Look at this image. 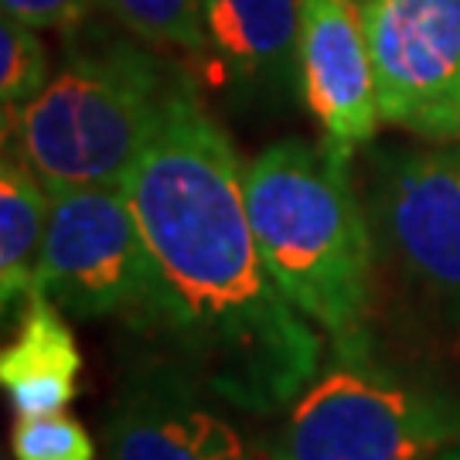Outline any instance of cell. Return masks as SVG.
<instances>
[{"mask_svg": "<svg viewBox=\"0 0 460 460\" xmlns=\"http://www.w3.org/2000/svg\"><path fill=\"white\" fill-rule=\"evenodd\" d=\"M123 191L164 279V362L243 412L294 402L321 372V334L270 277L249 222L246 164L188 83Z\"/></svg>", "mask_w": 460, "mask_h": 460, "instance_id": "6da1fadb", "label": "cell"}, {"mask_svg": "<svg viewBox=\"0 0 460 460\" xmlns=\"http://www.w3.org/2000/svg\"><path fill=\"white\" fill-rule=\"evenodd\" d=\"M246 208L283 296L338 348H362L372 235L348 154L300 137L266 147L246 164Z\"/></svg>", "mask_w": 460, "mask_h": 460, "instance_id": "7a4b0ae2", "label": "cell"}, {"mask_svg": "<svg viewBox=\"0 0 460 460\" xmlns=\"http://www.w3.org/2000/svg\"><path fill=\"white\" fill-rule=\"evenodd\" d=\"M178 89L181 79L133 41L79 51L4 123V144L49 188L123 184Z\"/></svg>", "mask_w": 460, "mask_h": 460, "instance_id": "3957f363", "label": "cell"}, {"mask_svg": "<svg viewBox=\"0 0 460 460\" xmlns=\"http://www.w3.org/2000/svg\"><path fill=\"white\" fill-rule=\"evenodd\" d=\"M460 440V399L368 362L362 348H338L294 399L266 447L270 460H437Z\"/></svg>", "mask_w": 460, "mask_h": 460, "instance_id": "277c9868", "label": "cell"}, {"mask_svg": "<svg viewBox=\"0 0 460 460\" xmlns=\"http://www.w3.org/2000/svg\"><path fill=\"white\" fill-rule=\"evenodd\" d=\"M34 287L79 321L161 338L167 294L123 184H58Z\"/></svg>", "mask_w": 460, "mask_h": 460, "instance_id": "5b68a950", "label": "cell"}, {"mask_svg": "<svg viewBox=\"0 0 460 460\" xmlns=\"http://www.w3.org/2000/svg\"><path fill=\"white\" fill-rule=\"evenodd\" d=\"M382 123L460 144V0H365Z\"/></svg>", "mask_w": 460, "mask_h": 460, "instance_id": "8992f818", "label": "cell"}, {"mask_svg": "<svg viewBox=\"0 0 460 460\" xmlns=\"http://www.w3.org/2000/svg\"><path fill=\"white\" fill-rule=\"evenodd\" d=\"M376 212L406 273L460 314V144L389 154Z\"/></svg>", "mask_w": 460, "mask_h": 460, "instance_id": "52a82bcc", "label": "cell"}, {"mask_svg": "<svg viewBox=\"0 0 460 460\" xmlns=\"http://www.w3.org/2000/svg\"><path fill=\"white\" fill-rule=\"evenodd\" d=\"M300 96L324 144L351 150L378 133L376 66L358 0H300Z\"/></svg>", "mask_w": 460, "mask_h": 460, "instance_id": "ba28073f", "label": "cell"}, {"mask_svg": "<svg viewBox=\"0 0 460 460\" xmlns=\"http://www.w3.org/2000/svg\"><path fill=\"white\" fill-rule=\"evenodd\" d=\"M212 395L174 365H154L106 416L110 460H249L243 433L205 402Z\"/></svg>", "mask_w": 460, "mask_h": 460, "instance_id": "9c48e42d", "label": "cell"}, {"mask_svg": "<svg viewBox=\"0 0 460 460\" xmlns=\"http://www.w3.org/2000/svg\"><path fill=\"white\" fill-rule=\"evenodd\" d=\"M205 55L252 89H300V0H205Z\"/></svg>", "mask_w": 460, "mask_h": 460, "instance_id": "30bf717a", "label": "cell"}, {"mask_svg": "<svg viewBox=\"0 0 460 460\" xmlns=\"http://www.w3.org/2000/svg\"><path fill=\"white\" fill-rule=\"evenodd\" d=\"M62 307L38 287L21 304L14 341L0 355V382L21 420L66 410L79 393L83 355Z\"/></svg>", "mask_w": 460, "mask_h": 460, "instance_id": "8fae6325", "label": "cell"}, {"mask_svg": "<svg viewBox=\"0 0 460 460\" xmlns=\"http://www.w3.org/2000/svg\"><path fill=\"white\" fill-rule=\"evenodd\" d=\"M51 191L24 157L4 147L0 164V300L4 311L24 304L38 279L49 235Z\"/></svg>", "mask_w": 460, "mask_h": 460, "instance_id": "7c38bea8", "label": "cell"}, {"mask_svg": "<svg viewBox=\"0 0 460 460\" xmlns=\"http://www.w3.org/2000/svg\"><path fill=\"white\" fill-rule=\"evenodd\" d=\"M123 31L147 45L181 49L191 55L208 51L205 45V0H99Z\"/></svg>", "mask_w": 460, "mask_h": 460, "instance_id": "4fadbf2b", "label": "cell"}, {"mask_svg": "<svg viewBox=\"0 0 460 460\" xmlns=\"http://www.w3.org/2000/svg\"><path fill=\"white\" fill-rule=\"evenodd\" d=\"M49 83L51 62L38 28L4 14L0 17V106H4V123H11Z\"/></svg>", "mask_w": 460, "mask_h": 460, "instance_id": "5bb4252c", "label": "cell"}, {"mask_svg": "<svg viewBox=\"0 0 460 460\" xmlns=\"http://www.w3.org/2000/svg\"><path fill=\"white\" fill-rule=\"evenodd\" d=\"M14 460H96L89 429L66 410L28 416L11 433Z\"/></svg>", "mask_w": 460, "mask_h": 460, "instance_id": "9a60e30c", "label": "cell"}, {"mask_svg": "<svg viewBox=\"0 0 460 460\" xmlns=\"http://www.w3.org/2000/svg\"><path fill=\"white\" fill-rule=\"evenodd\" d=\"M4 14L31 24L38 31H66L79 28L85 17L99 7V0H0Z\"/></svg>", "mask_w": 460, "mask_h": 460, "instance_id": "2e32d148", "label": "cell"}, {"mask_svg": "<svg viewBox=\"0 0 460 460\" xmlns=\"http://www.w3.org/2000/svg\"><path fill=\"white\" fill-rule=\"evenodd\" d=\"M437 460H460V440H457L454 447H447V450H444V454H440Z\"/></svg>", "mask_w": 460, "mask_h": 460, "instance_id": "e0dca14e", "label": "cell"}, {"mask_svg": "<svg viewBox=\"0 0 460 460\" xmlns=\"http://www.w3.org/2000/svg\"><path fill=\"white\" fill-rule=\"evenodd\" d=\"M358 4H365V0H358Z\"/></svg>", "mask_w": 460, "mask_h": 460, "instance_id": "ac0fdd59", "label": "cell"}]
</instances>
